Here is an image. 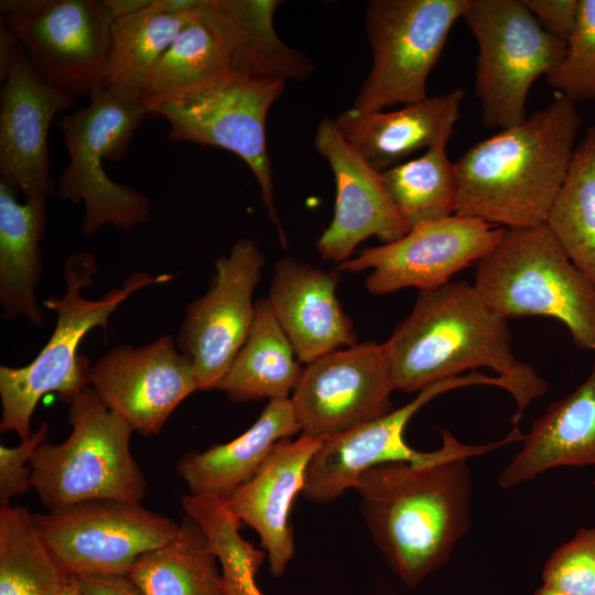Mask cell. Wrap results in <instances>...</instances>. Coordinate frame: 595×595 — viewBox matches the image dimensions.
<instances>
[{"mask_svg":"<svg viewBox=\"0 0 595 595\" xmlns=\"http://www.w3.org/2000/svg\"><path fill=\"white\" fill-rule=\"evenodd\" d=\"M65 292L61 298L50 295L43 305L56 314L54 331L39 355L22 367H0L1 432H14L21 441L31 436V420L39 401L55 392L69 404L90 387V360L78 354V347L95 327L105 331L111 314L134 292L155 283L170 281L173 275H151L136 271L120 286L109 290L99 300H88L82 291L94 283L98 272L90 252L67 257L63 266Z\"/></svg>","mask_w":595,"mask_h":595,"instance_id":"4","label":"cell"},{"mask_svg":"<svg viewBox=\"0 0 595 595\" xmlns=\"http://www.w3.org/2000/svg\"><path fill=\"white\" fill-rule=\"evenodd\" d=\"M0 8L44 82L75 99L102 88L115 21L105 0H2Z\"/></svg>","mask_w":595,"mask_h":595,"instance_id":"12","label":"cell"},{"mask_svg":"<svg viewBox=\"0 0 595 595\" xmlns=\"http://www.w3.org/2000/svg\"><path fill=\"white\" fill-rule=\"evenodd\" d=\"M303 368L267 300L259 299L248 337L217 389L235 403L291 398Z\"/></svg>","mask_w":595,"mask_h":595,"instance_id":"27","label":"cell"},{"mask_svg":"<svg viewBox=\"0 0 595 595\" xmlns=\"http://www.w3.org/2000/svg\"><path fill=\"white\" fill-rule=\"evenodd\" d=\"M446 145L435 144L421 156L381 172L386 190L410 229L455 214L458 178Z\"/></svg>","mask_w":595,"mask_h":595,"instance_id":"33","label":"cell"},{"mask_svg":"<svg viewBox=\"0 0 595 595\" xmlns=\"http://www.w3.org/2000/svg\"><path fill=\"white\" fill-rule=\"evenodd\" d=\"M479 385L498 387L509 393L511 391L506 379L473 370L420 390L410 402L379 419L324 437L307 466L301 494L313 502L327 504L340 497L347 489L354 488L365 470L379 464L392 462L428 464L456 455L470 458L521 440L520 432L511 431L500 441L485 445H467L459 442L450 430H443L442 446L436 451L421 452L405 443L403 436L405 425L418 410L447 391Z\"/></svg>","mask_w":595,"mask_h":595,"instance_id":"10","label":"cell"},{"mask_svg":"<svg viewBox=\"0 0 595 595\" xmlns=\"http://www.w3.org/2000/svg\"><path fill=\"white\" fill-rule=\"evenodd\" d=\"M198 8L183 14H165L153 7L152 0L147 9L116 19L102 88L142 99L153 66L184 26L197 17Z\"/></svg>","mask_w":595,"mask_h":595,"instance_id":"29","label":"cell"},{"mask_svg":"<svg viewBox=\"0 0 595 595\" xmlns=\"http://www.w3.org/2000/svg\"><path fill=\"white\" fill-rule=\"evenodd\" d=\"M324 437L303 434L278 442L256 473L227 499L229 510L259 534L270 573L280 577L293 554L290 510Z\"/></svg>","mask_w":595,"mask_h":595,"instance_id":"21","label":"cell"},{"mask_svg":"<svg viewBox=\"0 0 595 595\" xmlns=\"http://www.w3.org/2000/svg\"><path fill=\"white\" fill-rule=\"evenodd\" d=\"M474 285L505 318H555L577 348L595 354V285L545 224L506 229L495 249L476 263Z\"/></svg>","mask_w":595,"mask_h":595,"instance_id":"5","label":"cell"},{"mask_svg":"<svg viewBox=\"0 0 595 595\" xmlns=\"http://www.w3.org/2000/svg\"><path fill=\"white\" fill-rule=\"evenodd\" d=\"M226 595H263L249 572H221Z\"/></svg>","mask_w":595,"mask_h":595,"instance_id":"39","label":"cell"},{"mask_svg":"<svg viewBox=\"0 0 595 595\" xmlns=\"http://www.w3.org/2000/svg\"><path fill=\"white\" fill-rule=\"evenodd\" d=\"M393 390L385 343L366 340L306 364L291 400L302 433L328 437L390 413Z\"/></svg>","mask_w":595,"mask_h":595,"instance_id":"16","label":"cell"},{"mask_svg":"<svg viewBox=\"0 0 595 595\" xmlns=\"http://www.w3.org/2000/svg\"><path fill=\"white\" fill-rule=\"evenodd\" d=\"M90 387L142 436L160 433L174 410L199 390L193 363L170 334L141 347H112L91 365Z\"/></svg>","mask_w":595,"mask_h":595,"instance_id":"17","label":"cell"},{"mask_svg":"<svg viewBox=\"0 0 595 595\" xmlns=\"http://www.w3.org/2000/svg\"><path fill=\"white\" fill-rule=\"evenodd\" d=\"M581 117L555 93L543 108L470 147L456 162L455 214L506 229L545 224L576 148Z\"/></svg>","mask_w":595,"mask_h":595,"instance_id":"2","label":"cell"},{"mask_svg":"<svg viewBox=\"0 0 595 595\" xmlns=\"http://www.w3.org/2000/svg\"><path fill=\"white\" fill-rule=\"evenodd\" d=\"M468 458L383 463L356 482L371 538L408 587L444 565L468 531L473 486Z\"/></svg>","mask_w":595,"mask_h":595,"instance_id":"3","label":"cell"},{"mask_svg":"<svg viewBox=\"0 0 595 595\" xmlns=\"http://www.w3.org/2000/svg\"><path fill=\"white\" fill-rule=\"evenodd\" d=\"M278 0H203L199 13L220 35L232 72L263 80H303L313 72L305 54L277 34Z\"/></svg>","mask_w":595,"mask_h":595,"instance_id":"24","label":"cell"},{"mask_svg":"<svg viewBox=\"0 0 595 595\" xmlns=\"http://www.w3.org/2000/svg\"><path fill=\"white\" fill-rule=\"evenodd\" d=\"M218 563L202 528L185 515L176 534L142 553L127 576L142 595H226Z\"/></svg>","mask_w":595,"mask_h":595,"instance_id":"28","label":"cell"},{"mask_svg":"<svg viewBox=\"0 0 595 595\" xmlns=\"http://www.w3.org/2000/svg\"><path fill=\"white\" fill-rule=\"evenodd\" d=\"M148 110L140 97L99 88L90 102L56 122L69 162L60 175V198L84 205L82 230L90 236L106 225L131 229L151 218L148 197L113 182L101 161L120 160Z\"/></svg>","mask_w":595,"mask_h":595,"instance_id":"7","label":"cell"},{"mask_svg":"<svg viewBox=\"0 0 595 595\" xmlns=\"http://www.w3.org/2000/svg\"><path fill=\"white\" fill-rule=\"evenodd\" d=\"M203 0H153V7L161 13L183 14L196 10Z\"/></svg>","mask_w":595,"mask_h":595,"instance_id":"41","label":"cell"},{"mask_svg":"<svg viewBox=\"0 0 595 595\" xmlns=\"http://www.w3.org/2000/svg\"><path fill=\"white\" fill-rule=\"evenodd\" d=\"M522 442L499 475L504 488L560 466H595V359L586 379L565 398L552 402Z\"/></svg>","mask_w":595,"mask_h":595,"instance_id":"23","label":"cell"},{"mask_svg":"<svg viewBox=\"0 0 595 595\" xmlns=\"http://www.w3.org/2000/svg\"><path fill=\"white\" fill-rule=\"evenodd\" d=\"M462 88L392 111L349 108L334 120L340 136L376 170L383 172L410 154L447 144L459 119Z\"/></svg>","mask_w":595,"mask_h":595,"instance_id":"22","label":"cell"},{"mask_svg":"<svg viewBox=\"0 0 595 595\" xmlns=\"http://www.w3.org/2000/svg\"><path fill=\"white\" fill-rule=\"evenodd\" d=\"M24 507L0 508V595H60L68 580Z\"/></svg>","mask_w":595,"mask_h":595,"instance_id":"32","label":"cell"},{"mask_svg":"<svg viewBox=\"0 0 595 595\" xmlns=\"http://www.w3.org/2000/svg\"><path fill=\"white\" fill-rule=\"evenodd\" d=\"M50 432L43 422L31 436L18 446L0 445V507H8L13 497L24 495L31 487L29 462L35 450L46 441Z\"/></svg>","mask_w":595,"mask_h":595,"instance_id":"36","label":"cell"},{"mask_svg":"<svg viewBox=\"0 0 595 595\" xmlns=\"http://www.w3.org/2000/svg\"><path fill=\"white\" fill-rule=\"evenodd\" d=\"M74 576L82 595H142L126 575L82 574Z\"/></svg>","mask_w":595,"mask_h":595,"instance_id":"38","label":"cell"},{"mask_svg":"<svg viewBox=\"0 0 595 595\" xmlns=\"http://www.w3.org/2000/svg\"><path fill=\"white\" fill-rule=\"evenodd\" d=\"M547 80L574 104L595 100V0H578L563 60Z\"/></svg>","mask_w":595,"mask_h":595,"instance_id":"34","label":"cell"},{"mask_svg":"<svg viewBox=\"0 0 595 595\" xmlns=\"http://www.w3.org/2000/svg\"><path fill=\"white\" fill-rule=\"evenodd\" d=\"M533 595H567V594L543 584L542 586L536 589Z\"/></svg>","mask_w":595,"mask_h":595,"instance_id":"43","label":"cell"},{"mask_svg":"<svg viewBox=\"0 0 595 595\" xmlns=\"http://www.w3.org/2000/svg\"><path fill=\"white\" fill-rule=\"evenodd\" d=\"M540 25L566 42L575 24L578 0H522Z\"/></svg>","mask_w":595,"mask_h":595,"instance_id":"37","label":"cell"},{"mask_svg":"<svg viewBox=\"0 0 595 595\" xmlns=\"http://www.w3.org/2000/svg\"><path fill=\"white\" fill-rule=\"evenodd\" d=\"M266 298L301 364L357 344L353 321L338 301L340 271L285 257L274 263Z\"/></svg>","mask_w":595,"mask_h":595,"instance_id":"20","label":"cell"},{"mask_svg":"<svg viewBox=\"0 0 595 595\" xmlns=\"http://www.w3.org/2000/svg\"><path fill=\"white\" fill-rule=\"evenodd\" d=\"M0 100L1 180L28 199L54 191L47 136L55 116L76 99L44 82L19 43L2 79Z\"/></svg>","mask_w":595,"mask_h":595,"instance_id":"19","label":"cell"},{"mask_svg":"<svg viewBox=\"0 0 595 595\" xmlns=\"http://www.w3.org/2000/svg\"><path fill=\"white\" fill-rule=\"evenodd\" d=\"M314 145L328 162L336 187L333 219L315 244L322 259L338 266L350 259L355 248L367 238L390 244L409 232L381 172L340 136L333 119L320 121Z\"/></svg>","mask_w":595,"mask_h":595,"instance_id":"18","label":"cell"},{"mask_svg":"<svg viewBox=\"0 0 595 595\" xmlns=\"http://www.w3.org/2000/svg\"><path fill=\"white\" fill-rule=\"evenodd\" d=\"M302 432L291 398L270 400L241 435L203 452L192 451L177 462L180 477L191 495L226 500L263 463L274 445Z\"/></svg>","mask_w":595,"mask_h":595,"instance_id":"25","label":"cell"},{"mask_svg":"<svg viewBox=\"0 0 595 595\" xmlns=\"http://www.w3.org/2000/svg\"><path fill=\"white\" fill-rule=\"evenodd\" d=\"M264 263L252 239L236 241L227 256L215 260L206 293L187 305L175 343L193 363L199 390L217 389L245 344Z\"/></svg>","mask_w":595,"mask_h":595,"instance_id":"14","label":"cell"},{"mask_svg":"<svg viewBox=\"0 0 595 595\" xmlns=\"http://www.w3.org/2000/svg\"><path fill=\"white\" fill-rule=\"evenodd\" d=\"M115 20L147 9L152 0H105Z\"/></svg>","mask_w":595,"mask_h":595,"instance_id":"40","label":"cell"},{"mask_svg":"<svg viewBox=\"0 0 595 595\" xmlns=\"http://www.w3.org/2000/svg\"><path fill=\"white\" fill-rule=\"evenodd\" d=\"M45 225V201L21 204L17 191L0 181V303L7 321L24 317L37 327L44 323L35 289L43 272Z\"/></svg>","mask_w":595,"mask_h":595,"instance_id":"26","label":"cell"},{"mask_svg":"<svg viewBox=\"0 0 595 595\" xmlns=\"http://www.w3.org/2000/svg\"><path fill=\"white\" fill-rule=\"evenodd\" d=\"M199 8L197 17L175 36L150 72L142 91L144 105L212 84L234 73L223 39L202 18Z\"/></svg>","mask_w":595,"mask_h":595,"instance_id":"31","label":"cell"},{"mask_svg":"<svg viewBox=\"0 0 595 595\" xmlns=\"http://www.w3.org/2000/svg\"><path fill=\"white\" fill-rule=\"evenodd\" d=\"M69 436L33 453L31 487L48 509L89 499L140 504L147 479L130 451L132 426L89 387L68 404Z\"/></svg>","mask_w":595,"mask_h":595,"instance_id":"6","label":"cell"},{"mask_svg":"<svg viewBox=\"0 0 595 595\" xmlns=\"http://www.w3.org/2000/svg\"><path fill=\"white\" fill-rule=\"evenodd\" d=\"M507 321L468 282L420 291L410 314L385 342L394 389L420 391L487 367L511 387L517 404L511 423L518 430L524 410L545 393L548 382L516 358Z\"/></svg>","mask_w":595,"mask_h":595,"instance_id":"1","label":"cell"},{"mask_svg":"<svg viewBox=\"0 0 595 595\" xmlns=\"http://www.w3.org/2000/svg\"><path fill=\"white\" fill-rule=\"evenodd\" d=\"M462 19L478 46L474 89L484 127L521 123L532 84L556 69L566 42L549 34L522 0H468Z\"/></svg>","mask_w":595,"mask_h":595,"instance_id":"8","label":"cell"},{"mask_svg":"<svg viewBox=\"0 0 595 595\" xmlns=\"http://www.w3.org/2000/svg\"><path fill=\"white\" fill-rule=\"evenodd\" d=\"M545 226L559 246L595 285V126L576 145Z\"/></svg>","mask_w":595,"mask_h":595,"instance_id":"30","label":"cell"},{"mask_svg":"<svg viewBox=\"0 0 595 595\" xmlns=\"http://www.w3.org/2000/svg\"><path fill=\"white\" fill-rule=\"evenodd\" d=\"M285 84L232 73L212 84L144 105L148 113H156L167 121L171 141L225 149L247 163L283 247L288 238L274 205L266 121Z\"/></svg>","mask_w":595,"mask_h":595,"instance_id":"9","label":"cell"},{"mask_svg":"<svg viewBox=\"0 0 595 595\" xmlns=\"http://www.w3.org/2000/svg\"><path fill=\"white\" fill-rule=\"evenodd\" d=\"M505 231L506 228L482 219L454 214L416 225L393 242L366 248L336 269L370 270L365 284L374 295L405 288L432 290L486 258Z\"/></svg>","mask_w":595,"mask_h":595,"instance_id":"15","label":"cell"},{"mask_svg":"<svg viewBox=\"0 0 595 595\" xmlns=\"http://www.w3.org/2000/svg\"><path fill=\"white\" fill-rule=\"evenodd\" d=\"M468 0H371L365 29L371 69L353 109L363 112L428 98L426 80Z\"/></svg>","mask_w":595,"mask_h":595,"instance_id":"11","label":"cell"},{"mask_svg":"<svg viewBox=\"0 0 595 595\" xmlns=\"http://www.w3.org/2000/svg\"><path fill=\"white\" fill-rule=\"evenodd\" d=\"M60 595H82L74 575L68 576V580Z\"/></svg>","mask_w":595,"mask_h":595,"instance_id":"42","label":"cell"},{"mask_svg":"<svg viewBox=\"0 0 595 595\" xmlns=\"http://www.w3.org/2000/svg\"><path fill=\"white\" fill-rule=\"evenodd\" d=\"M543 584L567 595H595V527L559 547L542 570Z\"/></svg>","mask_w":595,"mask_h":595,"instance_id":"35","label":"cell"},{"mask_svg":"<svg viewBox=\"0 0 595 595\" xmlns=\"http://www.w3.org/2000/svg\"><path fill=\"white\" fill-rule=\"evenodd\" d=\"M48 550L67 575H126L144 552L170 541L173 519L117 499H89L33 513Z\"/></svg>","mask_w":595,"mask_h":595,"instance_id":"13","label":"cell"}]
</instances>
